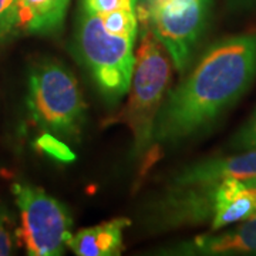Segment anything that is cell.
<instances>
[{"label":"cell","mask_w":256,"mask_h":256,"mask_svg":"<svg viewBox=\"0 0 256 256\" xmlns=\"http://www.w3.org/2000/svg\"><path fill=\"white\" fill-rule=\"evenodd\" d=\"M255 78L256 33L216 40L165 97L152 141L176 144L212 126L249 90Z\"/></svg>","instance_id":"6da1fadb"},{"label":"cell","mask_w":256,"mask_h":256,"mask_svg":"<svg viewBox=\"0 0 256 256\" xmlns=\"http://www.w3.org/2000/svg\"><path fill=\"white\" fill-rule=\"evenodd\" d=\"M136 38L110 30L100 14L78 9L73 32L74 53L108 106H116L128 92Z\"/></svg>","instance_id":"7a4b0ae2"},{"label":"cell","mask_w":256,"mask_h":256,"mask_svg":"<svg viewBox=\"0 0 256 256\" xmlns=\"http://www.w3.org/2000/svg\"><path fill=\"white\" fill-rule=\"evenodd\" d=\"M171 57L154 33L141 23V40L136 52L130 82V98L120 116L134 137V150L142 154L151 146L158 111L171 82Z\"/></svg>","instance_id":"3957f363"},{"label":"cell","mask_w":256,"mask_h":256,"mask_svg":"<svg viewBox=\"0 0 256 256\" xmlns=\"http://www.w3.org/2000/svg\"><path fill=\"white\" fill-rule=\"evenodd\" d=\"M28 107L38 127L62 140H76L86 121L80 86L63 64L44 60L30 72Z\"/></svg>","instance_id":"277c9868"},{"label":"cell","mask_w":256,"mask_h":256,"mask_svg":"<svg viewBox=\"0 0 256 256\" xmlns=\"http://www.w3.org/2000/svg\"><path fill=\"white\" fill-rule=\"evenodd\" d=\"M215 0H138V23L162 43L175 68L184 73L210 23Z\"/></svg>","instance_id":"5b68a950"},{"label":"cell","mask_w":256,"mask_h":256,"mask_svg":"<svg viewBox=\"0 0 256 256\" xmlns=\"http://www.w3.org/2000/svg\"><path fill=\"white\" fill-rule=\"evenodd\" d=\"M12 192L22 218L16 239L26 252L32 256L64 255L73 225L67 208L42 188L28 184H13Z\"/></svg>","instance_id":"8992f818"},{"label":"cell","mask_w":256,"mask_h":256,"mask_svg":"<svg viewBox=\"0 0 256 256\" xmlns=\"http://www.w3.org/2000/svg\"><path fill=\"white\" fill-rule=\"evenodd\" d=\"M215 184H171L148 215L151 228L170 229L194 226L212 220Z\"/></svg>","instance_id":"52a82bcc"},{"label":"cell","mask_w":256,"mask_h":256,"mask_svg":"<svg viewBox=\"0 0 256 256\" xmlns=\"http://www.w3.org/2000/svg\"><path fill=\"white\" fill-rule=\"evenodd\" d=\"M238 224L220 234L198 235L171 250L178 255H256V215Z\"/></svg>","instance_id":"ba28073f"},{"label":"cell","mask_w":256,"mask_h":256,"mask_svg":"<svg viewBox=\"0 0 256 256\" xmlns=\"http://www.w3.org/2000/svg\"><path fill=\"white\" fill-rule=\"evenodd\" d=\"M252 176H256V148L195 162L176 174L172 184H218L228 178L248 180Z\"/></svg>","instance_id":"9c48e42d"},{"label":"cell","mask_w":256,"mask_h":256,"mask_svg":"<svg viewBox=\"0 0 256 256\" xmlns=\"http://www.w3.org/2000/svg\"><path fill=\"white\" fill-rule=\"evenodd\" d=\"M256 215V192L246 180L228 178L215 184L210 229L220 230Z\"/></svg>","instance_id":"30bf717a"},{"label":"cell","mask_w":256,"mask_h":256,"mask_svg":"<svg viewBox=\"0 0 256 256\" xmlns=\"http://www.w3.org/2000/svg\"><path fill=\"white\" fill-rule=\"evenodd\" d=\"M72 0H18L13 34L50 36L63 28Z\"/></svg>","instance_id":"8fae6325"},{"label":"cell","mask_w":256,"mask_h":256,"mask_svg":"<svg viewBox=\"0 0 256 256\" xmlns=\"http://www.w3.org/2000/svg\"><path fill=\"white\" fill-rule=\"evenodd\" d=\"M130 225L128 218H117L82 229L72 235L67 248L78 256H118L122 250L124 230Z\"/></svg>","instance_id":"7c38bea8"},{"label":"cell","mask_w":256,"mask_h":256,"mask_svg":"<svg viewBox=\"0 0 256 256\" xmlns=\"http://www.w3.org/2000/svg\"><path fill=\"white\" fill-rule=\"evenodd\" d=\"M34 146L38 151L44 152L50 158H54L58 162L68 164L76 160V154L68 148L66 142H63V140L52 132H47V131H44L34 141Z\"/></svg>","instance_id":"4fadbf2b"},{"label":"cell","mask_w":256,"mask_h":256,"mask_svg":"<svg viewBox=\"0 0 256 256\" xmlns=\"http://www.w3.org/2000/svg\"><path fill=\"white\" fill-rule=\"evenodd\" d=\"M138 0H82L78 9L88 13H110L116 10H136Z\"/></svg>","instance_id":"5bb4252c"},{"label":"cell","mask_w":256,"mask_h":256,"mask_svg":"<svg viewBox=\"0 0 256 256\" xmlns=\"http://www.w3.org/2000/svg\"><path fill=\"white\" fill-rule=\"evenodd\" d=\"M230 146L236 151H245V150H254L256 148V110L248 121L239 128L236 134L232 138Z\"/></svg>","instance_id":"9a60e30c"},{"label":"cell","mask_w":256,"mask_h":256,"mask_svg":"<svg viewBox=\"0 0 256 256\" xmlns=\"http://www.w3.org/2000/svg\"><path fill=\"white\" fill-rule=\"evenodd\" d=\"M12 215L4 206L0 205V256L10 255L14 248L16 229Z\"/></svg>","instance_id":"2e32d148"},{"label":"cell","mask_w":256,"mask_h":256,"mask_svg":"<svg viewBox=\"0 0 256 256\" xmlns=\"http://www.w3.org/2000/svg\"><path fill=\"white\" fill-rule=\"evenodd\" d=\"M18 0H0V40L13 34Z\"/></svg>","instance_id":"e0dca14e"},{"label":"cell","mask_w":256,"mask_h":256,"mask_svg":"<svg viewBox=\"0 0 256 256\" xmlns=\"http://www.w3.org/2000/svg\"><path fill=\"white\" fill-rule=\"evenodd\" d=\"M225 8L232 14H244L256 10V0H225Z\"/></svg>","instance_id":"ac0fdd59"},{"label":"cell","mask_w":256,"mask_h":256,"mask_svg":"<svg viewBox=\"0 0 256 256\" xmlns=\"http://www.w3.org/2000/svg\"><path fill=\"white\" fill-rule=\"evenodd\" d=\"M246 181H248V184H249V185H250V186H252V188H254V190H255V192H256V176L248 178Z\"/></svg>","instance_id":"d6986e66"}]
</instances>
